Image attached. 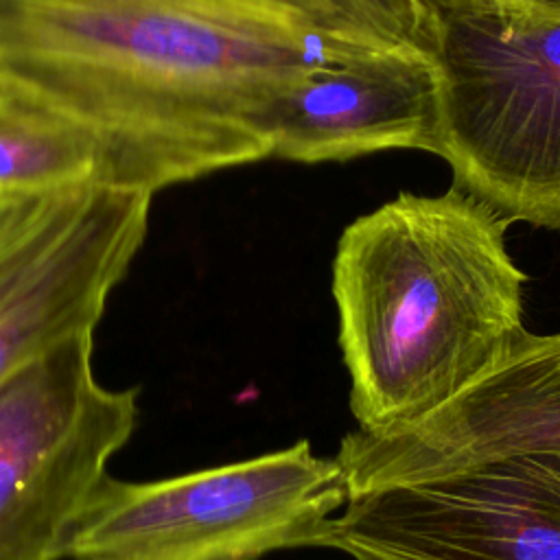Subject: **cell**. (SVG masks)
I'll return each mask as SVG.
<instances>
[{"instance_id":"1","label":"cell","mask_w":560,"mask_h":560,"mask_svg":"<svg viewBox=\"0 0 560 560\" xmlns=\"http://www.w3.org/2000/svg\"><path fill=\"white\" fill-rule=\"evenodd\" d=\"M370 50L298 0H0V83L94 140L98 184L149 195L271 158L284 94Z\"/></svg>"},{"instance_id":"2","label":"cell","mask_w":560,"mask_h":560,"mask_svg":"<svg viewBox=\"0 0 560 560\" xmlns=\"http://www.w3.org/2000/svg\"><path fill=\"white\" fill-rule=\"evenodd\" d=\"M510 221L451 186L398 192L339 236L332 298L361 431L416 424L494 370L525 332Z\"/></svg>"},{"instance_id":"3","label":"cell","mask_w":560,"mask_h":560,"mask_svg":"<svg viewBox=\"0 0 560 560\" xmlns=\"http://www.w3.org/2000/svg\"><path fill=\"white\" fill-rule=\"evenodd\" d=\"M438 153L453 186L510 223L560 230V13L424 0Z\"/></svg>"},{"instance_id":"4","label":"cell","mask_w":560,"mask_h":560,"mask_svg":"<svg viewBox=\"0 0 560 560\" xmlns=\"http://www.w3.org/2000/svg\"><path fill=\"white\" fill-rule=\"evenodd\" d=\"M348 501L337 457L306 440L258 457L155 481L105 475L79 514L72 560H256L315 547Z\"/></svg>"},{"instance_id":"5","label":"cell","mask_w":560,"mask_h":560,"mask_svg":"<svg viewBox=\"0 0 560 560\" xmlns=\"http://www.w3.org/2000/svg\"><path fill=\"white\" fill-rule=\"evenodd\" d=\"M94 332H77L0 381V560H57L131 438L138 398L92 368Z\"/></svg>"},{"instance_id":"6","label":"cell","mask_w":560,"mask_h":560,"mask_svg":"<svg viewBox=\"0 0 560 560\" xmlns=\"http://www.w3.org/2000/svg\"><path fill=\"white\" fill-rule=\"evenodd\" d=\"M315 547L354 560H560V446L348 497Z\"/></svg>"},{"instance_id":"7","label":"cell","mask_w":560,"mask_h":560,"mask_svg":"<svg viewBox=\"0 0 560 560\" xmlns=\"http://www.w3.org/2000/svg\"><path fill=\"white\" fill-rule=\"evenodd\" d=\"M151 199L92 182L33 197L0 228V381L50 346L94 332L144 243Z\"/></svg>"},{"instance_id":"8","label":"cell","mask_w":560,"mask_h":560,"mask_svg":"<svg viewBox=\"0 0 560 560\" xmlns=\"http://www.w3.org/2000/svg\"><path fill=\"white\" fill-rule=\"evenodd\" d=\"M560 446V332H525L505 359L422 422L341 440L348 497L521 448Z\"/></svg>"},{"instance_id":"9","label":"cell","mask_w":560,"mask_h":560,"mask_svg":"<svg viewBox=\"0 0 560 560\" xmlns=\"http://www.w3.org/2000/svg\"><path fill=\"white\" fill-rule=\"evenodd\" d=\"M438 153V77L413 50H370L311 70L280 101L271 158L322 164L378 151Z\"/></svg>"},{"instance_id":"10","label":"cell","mask_w":560,"mask_h":560,"mask_svg":"<svg viewBox=\"0 0 560 560\" xmlns=\"http://www.w3.org/2000/svg\"><path fill=\"white\" fill-rule=\"evenodd\" d=\"M94 140L59 114L0 83V195L42 197L96 182Z\"/></svg>"},{"instance_id":"11","label":"cell","mask_w":560,"mask_h":560,"mask_svg":"<svg viewBox=\"0 0 560 560\" xmlns=\"http://www.w3.org/2000/svg\"><path fill=\"white\" fill-rule=\"evenodd\" d=\"M330 35L378 50L427 55L424 0H298ZM429 57V55H427Z\"/></svg>"},{"instance_id":"12","label":"cell","mask_w":560,"mask_h":560,"mask_svg":"<svg viewBox=\"0 0 560 560\" xmlns=\"http://www.w3.org/2000/svg\"><path fill=\"white\" fill-rule=\"evenodd\" d=\"M44 197V195H42ZM33 197H2L0 195V228L15 214L20 212Z\"/></svg>"},{"instance_id":"13","label":"cell","mask_w":560,"mask_h":560,"mask_svg":"<svg viewBox=\"0 0 560 560\" xmlns=\"http://www.w3.org/2000/svg\"><path fill=\"white\" fill-rule=\"evenodd\" d=\"M518 2H525V4L536 7V9H542V11L560 13V0H518Z\"/></svg>"}]
</instances>
